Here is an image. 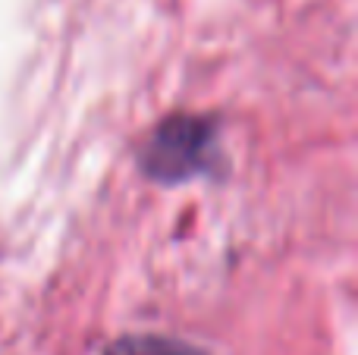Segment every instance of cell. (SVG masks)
<instances>
[{"label":"cell","mask_w":358,"mask_h":355,"mask_svg":"<svg viewBox=\"0 0 358 355\" xmlns=\"http://www.w3.org/2000/svg\"><path fill=\"white\" fill-rule=\"evenodd\" d=\"M217 154V129L208 117L176 113L157 123L142 151V167L157 182H182L208 173Z\"/></svg>","instance_id":"obj_1"},{"label":"cell","mask_w":358,"mask_h":355,"mask_svg":"<svg viewBox=\"0 0 358 355\" xmlns=\"http://www.w3.org/2000/svg\"><path fill=\"white\" fill-rule=\"evenodd\" d=\"M104 355H204L195 346H185L170 337H155V333H132L117 343L107 346Z\"/></svg>","instance_id":"obj_2"}]
</instances>
